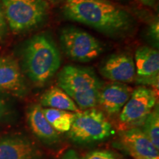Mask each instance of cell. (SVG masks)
Here are the masks:
<instances>
[{"instance_id":"obj_5","label":"cell","mask_w":159,"mask_h":159,"mask_svg":"<svg viewBox=\"0 0 159 159\" xmlns=\"http://www.w3.org/2000/svg\"><path fill=\"white\" fill-rule=\"evenodd\" d=\"M112 130V125L104 113L91 108L75 113L68 136L77 144H91L109 138Z\"/></svg>"},{"instance_id":"obj_10","label":"cell","mask_w":159,"mask_h":159,"mask_svg":"<svg viewBox=\"0 0 159 159\" xmlns=\"http://www.w3.org/2000/svg\"><path fill=\"white\" fill-rule=\"evenodd\" d=\"M99 72L111 82L130 83L136 78V67L133 57L126 53L113 54L101 64Z\"/></svg>"},{"instance_id":"obj_12","label":"cell","mask_w":159,"mask_h":159,"mask_svg":"<svg viewBox=\"0 0 159 159\" xmlns=\"http://www.w3.org/2000/svg\"><path fill=\"white\" fill-rule=\"evenodd\" d=\"M41 152L30 139L21 135L0 138V159H41Z\"/></svg>"},{"instance_id":"obj_13","label":"cell","mask_w":159,"mask_h":159,"mask_svg":"<svg viewBox=\"0 0 159 159\" xmlns=\"http://www.w3.org/2000/svg\"><path fill=\"white\" fill-rule=\"evenodd\" d=\"M133 90L126 83L112 82L103 84L99 90L97 105L108 115L119 114L128 102Z\"/></svg>"},{"instance_id":"obj_20","label":"cell","mask_w":159,"mask_h":159,"mask_svg":"<svg viewBox=\"0 0 159 159\" xmlns=\"http://www.w3.org/2000/svg\"><path fill=\"white\" fill-rule=\"evenodd\" d=\"M7 30V23L6 21L5 14H4L3 10L2 8L1 4H0V39L6 35Z\"/></svg>"},{"instance_id":"obj_2","label":"cell","mask_w":159,"mask_h":159,"mask_svg":"<svg viewBox=\"0 0 159 159\" xmlns=\"http://www.w3.org/2000/svg\"><path fill=\"white\" fill-rule=\"evenodd\" d=\"M61 64V52L50 35L39 33L27 41L23 52V66L34 84L41 86L48 82Z\"/></svg>"},{"instance_id":"obj_16","label":"cell","mask_w":159,"mask_h":159,"mask_svg":"<svg viewBox=\"0 0 159 159\" xmlns=\"http://www.w3.org/2000/svg\"><path fill=\"white\" fill-rule=\"evenodd\" d=\"M43 114L57 133H68L75 118V113L59 109L43 108Z\"/></svg>"},{"instance_id":"obj_3","label":"cell","mask_w":159,"mask_h":159,"mask_svg":"<svg viewBox=\"0 0 159 159\" xmlns=\"http://www.w3.org/2000/svg\"><path fill=\"white\" fill-rule=\"evenodd\" d=\"M94 69L79 66H66L57 75V86L71 97L80 110L97 105L102 85Z\"/></svg>"},{"instance_id":"obj_24","label":"cell","mask_w":159,"mask_h":159,"mask_svg":"<svg viewBox=\"0 0 159 159\" xmlns=\"http://www.w3.org/2000/svg\"><path fill=\"white\" fill-rule=\"evenodd\" d=\"M45 1L48 3L53 4V5H57V4L62 2L64 0H45Z\"/></svg>"},{"instance_id":"obj_7","label":"cell","mask_w":159,"mask_h":159,"mask_svg":"<svg viewBox=\"0 0 159 159\" xmlns=\"http://www.w3.org/2000/svg\"><path fill=\"white\" fill-rule=\"evenodd\" d=\"M156 104L157 93L155 89L139 85L133 90L119 116L121 130L142 126Z\"/></svg>"},{"instance_id":"obj_18","label":"cell","mask_w":159,"mask_h":159,"mask_svg":"<svg viewBox=\"0 0 159 159\" xmlns=\"http://www.w3.org/2000/svg\"><path fill=\"white\" fill-rule=\"evenodd\" d=\"M81 159H120L118 155L108 150H95L85 154Z\"/></svg>"},{"instance_id":"obj_9","label":"cell","mask_w":159,"mask_h":159,"mask_svg":"<svg viewBox=\"0 0 159 159\" xmlns=\"http://www.w3.org/2000/svg\"><path fill=\"white\" fill-rule=\"evenodd\" d=\"M119 142L127 153L134 159H159V151L140 128L121 130Z\"/></svg>"},{"instance_id":"obj_19","label":"cell","mask_w":159,"mask_h":159,"mask_svg":"<svg viewBox=\"0 0 159 159\" xmlns=\"http://www.w3.org/2000/svg\"><path fill=\"white\" fill-rule=\"evenodd\" d=\"M158 20H155V21L151 24L150 27L149 28V33L151 39H152L155 41V43H157L158 45V37H159V27H158Z\"/></svg>"},{"instance_id":"obj_23","label":"cell","mask_w":159,"mask_h":159,"mask_svg":"<svg viewBox=\"0 0 159 159\" xmlns=\"http://www.w3.org/2000/svg\"><path fill=\"white\" fill-rule=\"evenodd\" d=\"M141 2L144 4V5L149 6V7H152L155 5L156 0H139Z\"/></svg>"},{"instance_id":"obj_4","label":"cell","mask_w":159,"mask_h":159,"mask_svg":"<svg viewBox=\"0 0 159 159\" xmlns=\"http://www.w3.org/2000/svg\"><path fill=\"white\" fill-rule=\"evenodd\" d=\"M7 25L14 33L29 30L43 22L49 5L45 0H0Z\"/></svg>"},{"instance_id":"obj_8","label":"cell","mask_w":159,"mask_h":159,"mask_svg":"<svg viewBox=\"0 0 159 159\" xmlns=\"http://www.w3.org/2000/svg\"><path fill=\"white\" fill-rule=\"evenodd\" d=\"M136 78L135 82L140 85L158 89L159 53L156 49L141 47L135 53Z\"/></svg>"},{"instance_id":"obj_14","label":"cell","mask_w":159,"mask_h":159,"mask_svg":"<svg viewBox=\"0 0 159 159\" xmlns=\"http://www.w3.org/2000/svg\"><path fill=\"white\" fill-rule=\"evenodd\" d=\"M27 119L32 132L40 141L47 145H54L59 142V133L46 119L41 105H32L27 111Z\"/></svg>"},{"instance_id":"obj_6","label":"cell","mask_w":159,"mask_h":159,"mask_svg":"<svg viewBox=\"0 0 159 159\" xmlns=\"http://www.w3.org/2000/svg\"><path fill=\"white\" fill-rule=\"evenodd\" d=\"M59 38L65 55L76 62H90L102 52V45L99 40L77 27H64Z\"/></svg>"},{"instance_id":"obj_17","label":"cell","mask_w":159,"mask_h":159,"mask_svg":"<svg viewBox=\"0 0 159 159\" xmlns=\"http://www.w3.org/2000/svg\"><path fill=\"white\" fill-rule=\"evenodd\" d=\"M142 130L150 142L159 150V110L158 103L142 125Z\"/></svg>"},{"instance_id":"obj_11","label":"cell","mask_w":159,"mask_h":159,"mask_svg":"<svg viewBox=\"0 0 159 159\" xmlns=\"http://www.w3.org/2000/svg\"><path fill=\"white\" fill-rule=\"evenodd\" d=\"M25 77L14 57H0V93L21 97L27 93Z\"/></svg>"},{"instance_id":"obj_15","label":"cell","mask_w":159,"mask_h":159,"mask_svg":"<svg viewBox=\"0 0 159 159\" xmlns=\"http://www.w3.org/2000/svg\"><path fill=\"white\" fill-rule=\"evenodd\" d=\"M40 105L46 108H55L71 112H78L80 108L70 97L59 86H52L40 98Z\"/></svg>"},{"instance_id":"obj_22","label":"cell","mask_w":159,"mask_h":159,"mask_svg":"<svg viewBox=\"0 0 159 159\" xmlns=\"http://www.w3.org/2000/svg\"><path fill=\"white\" fill-rule=\"evenodd\" d=\"M61 159H80L77 152L74 150H69L63 155Z\"/></svg>"},{"instance_id":"obj_21","label":"cell","mask_w":159,"mask_h":159,"mask_svg":"<svg viewBox=\"0 0 159 159\" xmlns=\"http://www.w3.org/2000/svg\"><path fill=\"white\" fill-rule=\"evenodd\" d=\"M7 111V105L5 99L0 94V119L5 116Z\"/></svg>"},{"instance_id":"obj_1","label":"cell","mask_w":159,"mask_h":159,"mask_svg":"<svg viewBox=\"0 0 159 159\" xmlns=\"http://www.w3.org/2000/svg\"><path fill=\"white\" fill-rule=\"evenodd\" d=\"M63 13L71 21L111 36L126 34L133 27L128 12L107 0H64Z\"/></svg>"}]
</instances>
